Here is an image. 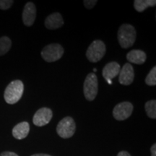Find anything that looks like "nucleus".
Wrapping results in <instances>:
<instances>
[{"label": "nucleus", "instance_id": "15", "mask_svg": "<svg viewBox=\"0 0 156 156\" xmlns=\"http://www.w3.org/2000/svg\"><path fill=\"white\" fill-rule=\"evenodd\" d=\"M156 5L155 0H135L134 2V9L139 12H142L147 7H155Z\"/></svg>", "mask_w": 156, "mask_h": 156}, {"label": "nucleus", "instance_id": "16", "mask_svg": "<svg viewBox=\"0 0 156 156\" xmlns=\"http://www.w3.org/2000/svg\"><path fill=\"white\" fill-rule=\"evenodd\" d=\"M12 46V41L8 37L0 38V56L5 55L9 51Z\"/></svg>", "mask_w": 156, "mask_h": 156}, {"label": "nucleus", "instance_id": "23", "mask_svg": "<svg viewBox=\"0 0 156 156\" xmlns=\"http://www.w3.org/2000/svg\"><path fill=\"white\" fill-rule=\"evenodd\" d=\"M117 156H131L130 154L126 151H121L119 153H118Z\"/></svg>", "mask_w": 156, "mask_h": 156}, {"label": "nucleus", "instance_id": "19", "mask_svg": "<svg viewBox=\"0 0 156 156\" xmlns=\"http://www.w3.org/2000/svg\"><path fill=\"white\" fill-rule=\"evenodd\" d=\"M13 3L14 2L12 0H0V9L7 10L10 8Z\"/></svg>", "mask_w": 156, "mask_h": 156}, {"label": "nucleus", "instance_id": "25", "mask_svg": "<svg viewBox=\"0 0 156 156\" xmlns=\"http://www.w3.org/2000/svg\"><path fill=\"white\" fill-rule=\"evenodd\" d=\"M93 72H94V73H95V72H97L96 68H94V69H93Z\"/></svg>", "mask_w": 156, "mask_h": 156}, {"label": "nucleus", "instance_id": "1", "mask_svg": "<svg viewBox=\"0 0 156 156\" xmlns=\"http://www.w3.org/2000/svg\"><path fill=\"white\" fill-rule=\"evenodd\" d=\"M24 91V85L23 82L19 80H16L11 82L6 87L4 98L8 104H15L18 102L22 98Z\"/></svg>", "mask_w": 156, "mask_h": 156}, {"label": "nucleus", "instance_id": "3", "mask_svg": "<svg viewBox=\"0 0 156 156\" xmlns=\"http://www.w3.org/2000/svg\"><path fill=\"white\" fill-rule=\"evenodd\" d=\"M106 45L101 40H95L91 43L86 51L87 59L90 62L95 63L99 62L106 54Z\"/></svg>", "mask_w": 156, "mask_h": 156}, {"label": "nucleus", "instance_id": "18", "mask_svg": "<svg viewBox=\"0 0 156 156\" xmlns=\"http://www.w3.org/2000/svg\"><path fill=\"white\" fill-rule=\"evenodd\" d=\"M145 83L149 86L156 85V67H153L145 78Z\"/></svg>", "mask_w": 156, "mask_h": 156}, {"label": "nucleus", "instance_id": "5", "mask_svg": "<svg viewBox=\"0 0 156 156\" xmlns=\"http://www.w3.org/2000/svg\"><path fill=\"white\" fill-rule=\"evenodd\" d=\"M64 48L58 44H51L43 48L41 56L47 62H54L58 61L63 56Z\"/></svg>", "mask_w": 156, "mask_h": 156}, {"label": "nucleus", "instance_id": "7", "mask_svg": "<svg viewBox=\"0 0 156 156\" xmlns=\"http://www.w3.org/2000/svg\"><path fill=\"white\" fill-rule=\"evenodd\" d=\"M133 105L128 101L118 103L113 110V116L118 121H124L131 116L133 112Z\"/></svg>", "mask_w": 156, "mask_h": 156}, {"label": "nucleus", "instance_id": "13", "mask_svg": "<svg viewBox=\"0 0 156 156\" xmlns=\"http://www.w3.org/2000/svg\"><path fill=\"white\" fill-rule=\"evenodd\" d=\"M30 125L28 122H23L17 124L12 129V135L15 139L23 140L28 135Z\"/></svg>", "mask_w": 156, "mask_h": 156}, {"label": "nucleus", "instance_id": "17", "mask_svg": "<svg viewBox=\"0 0 156 156\" xmlns=\"http://www.w3.org/2000/svg\"><path fill=\"white\" fill-rule=\"evenodd\" d=\"M145 112L147 116L151 119H155L156 118V101L155 100H151L147 101L145 106Z\"/></svg>", "mask_w": 156, "mask_h": 156}, {"label": "nucleus", "instance_id": "21", "mask_svg": "<svg viewBox=\"0 0 156 156\" xmlns=\"http://www.w3.org/2000/svg\"><path fill=\"white\" fill-rule=\"evenodd\" d=\"M0 156H18V155H17L16 153H13V152L5 151L0 154Z\"/></svg>", "mask_w": 156, "mask_h": 156}, {"label": "nucleus", "instance_id": "4", "mask_svg": "<svg viewBox=\"0 0 156 156\" xmlns=\"http://www.w3.org/2000/svg\"><path fill=\"white\" fill-rule=\"evenodd\" d=\"M98 91V78L95 73H89L85 78L83 85V93L87 101L94 100Z\"/></svg>", "mask_w": 156, "mask_h": 156}, {"label": "nucleus", "instance_id": "9", "mask_svg": "<svg viewBox=\"0 0 156 156\" xmlns=\"http://www.w3.org/2000/svg\"><path fill=\"white\" fill-rule=\"evenodd\" d=\"M134 79V68L129 63H126L120 69L119 82L122 85H129Z\"/></svg>", "mask_w": 156, "mask_h": 156}, {"label": "nucleus", "instance_id": "2", "mask_svg": "<svg viewBox=\"0 0 156 156\" xmlns=\"http://www.w3.org/2000/svg\"><path fill=\"white\" fill-rule=\"evenodd\" d=\"M136 36V30L132 25L123 24L118 30V41L123 48H129L133 46Z\"/></svg>", "mask_w": 156, "mask_h": 156}, {"label": "nucleus", "instance_id": "6", "mask_svg": "<svg viewBox=\"0 0 156 156\" xmlns=\"http://www.w3.org/2000/svg\"><path fill=\"white\" fill-rule=\"evenodd\" d=\"M76 130V124L72 117L67 116L58 122L56 126V132L58 136L64 139L72 137Z\"/></svg>", "mask_w": 156, "mask_h": 156}, {"label": "nucleus", "instance_id": "11", "mask_svg": "<svg viewBox=\"0 0 156 156\" xmlns=\"http://www.w3.org/2000/svg\"><path fill=\"white\" fill-rule=\"evenodd\" d=\"M121 69L120 65L116 62H109L103 69V76L106 80L112 81L113 78L116 77L119 74Z\"/></svg>", "mask_w": 156, "mask_h": 156}, {"label": "nucleus", "instance_id": "14", "mask_svg": "<svg viewBox=\"0 0 156 156\" xmlns=\"http://www.w3.org/2000/svg\"><path fill=\"white\" fill-rule=\"evenodd\" d=\"M126 58L131 63L136 64H143L146 61L147 55L143 51L132 50L126 54Z\"/></svg>", "mask_w": 156, "mask_h": 156}, {"label": "nucleus", "instance_id": "8", "mask_svg": "<svg viewBox=\"0 0 156 156\" xmlns=\"http://www.w3.org/2000/svg\"><path fill=\"white\" fill-rule=\"evenodd\" d=\"M53 117V112L50 108L43 107L38 109L34 114L33 122L37 126H44L51 122Z\"/></svg>", "mask_w": 156, "mask_h": 156}, {"label": "nucleus", "instance_id": "20", "mask_svg": "<svg viewBox=\"0 0 156 156\" xmlns=\"http://www.w3.org/2000/svg\"><path fill=\"white\" fill-rule=\"evenodd\" d=\"M83 3L85 7H86L87 9H93V7H95V5H96L97 3V1L96 0H85V1L83 2Z\"/></svg>", "mask_w": 156, "mask_h": 156}, {"label": "nucleus", "instance_id": "10", "mask_svg": "<svg viewBox=\"0 0 156 156\" xmlns=\"http://www.w3.org/2000/svg\"><path fill=\"white\" fill-rule=\"evenodd\" d=\"M22 17L25 25L30 27L34 25L36 17V7L34 3L28 2L25 5Z\"/></svg>", "mask_w": 156, "mask_h": 156}, {"label": "nucleus", "instance_id": "24", "mask_svg": "<svg viewBox=\"0 0 156 156\" xmlns=\"http://www.w3.org/2000/svg\"><path fill=\"white\" fill-rule=\"evenodd\" d=\"M31 156H51L50 155H47V154H43V153H39V154H34V155Z\"/></svg>", "mask_w": 156, "mask_h": 156}, {"label": "nucleus", "instance_id": "22", "mask_svg": "<svg viewBox=\"0 0 156 156\" xmlns=\"http://www.w3.org/2000/svg\"><path fill=\"white\" fill-rule=\"evenodd\" d=\"M151 156H156V144H154V145L151 147Z\"/></svg>", "mask_w": 156, "mask_h": 156}, {"label": "nucleus", "instance_id": "12", "mask_svg": "<svg viewBox=\"0 0 156 156\" xmlns=\"http://www.w3.org/2000/svg\"><path fill=\"white\" fill-rule=\"evenodd\" d=\"M63 25V17L58 12H55L48 15L45 20V26L49 30H56L61 28Z\"/></svg>", "mask_w": 156, "mask_h": 156}]
</instances>
